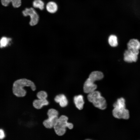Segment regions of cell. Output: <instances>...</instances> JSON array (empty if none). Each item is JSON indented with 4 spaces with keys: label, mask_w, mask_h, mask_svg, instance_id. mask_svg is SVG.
Wrapping results in <instances>:
<instances>
[{
    "label": "cell",
    "mask_w": 140,
    "mask_h": 140,
    "mask_svg": "<svg viewBox=\"0 0 140 140\" xmlns=\"http://www.w3.org/2000/svg\"><path fill=\"white\" fill-rule=\"evenodd\" d=\"M25 87H30L33 91H35L36 89V86L33 81L26 78H21L15 80L13 83L12 87L13 93L18 97L25 96L27 91L24 89Z\"/></svg>",
    "instance_id": "6da1fadb"
},
{
    "label": "cell",
    "mask_w": 140,
    "mask_h": 140,
    "mask_svg": "<svg viewBox=\"0 0 140 140\" xmlns=\"http://www.w3.org/2000/svg\"><path fill=\"white\" fill-rule=\"evenodd\" d=\"M68 117L64 115L61 116L59 117L55 124L53 129L55 134L59 136L63 135L66 132V128L72 129L73 127V124L68 122Z\"/></svg>",
    "instance_id": "7a4b0ae2"
},
{
    "label": "cell",
    "mask_w": 140,
    "mask_h": 140,
    "mask_svg": "<svg viewBox=\"0 0 140 140\" xmlns=\"http://www.w3.org/2000/svg\"><path fill=\"white\" fill-rule=\"evenodd\" d=\"M87 98L88 101L92 103L95 107L102 110L106 108L107 104L106 100L101 96L100 92L95 90L89 93Z\"/></svg>",
    "instance_id": "3957f363"
},
{
    "label": "cell",
    "mask_w": 140,
    "mask_h": 140,
    "mask_svg": "<svg viewBox=\"0 0 140 140\" xmlns=\"http://www.w3.org/2000/svg\"><path fill=\"white\" fill-rule=\"evenodd\" d=\"M47 114L48 118L44 121L43 124L44 127L47 128H53L59 118L58 112L55 109L50 108L48 110Z\"/></svg>",
    "instance_id": "277c9868"
},
{
    "label": "cell",
    "mask_w": 140,
    "mask_h": 140,
    "mask_svg": "<svg viewBox=\"0 0 140 140\" xmlns=\"http://www.w3.org/2000/svg\"><path fill=\"white\" fill-rule=\"evenodd\" d=\"M22 12L24 16H30L31 19L29 24L30 25L34 26L37 24L39 20V16L36 11L33 8H26Z\"/></svg>",
    "instance_id": "5b68a950"
},
{
    "label": "cell",
    "mask_w": 140,
    "mask_h": 140,
    "mask_svg": "<svg viewBox=\"0 0 140 140\" xmlns=\"http://www.w3.org/2000/svg\"><path fill=\"white\" fill-rule=\"evenodd\" d=\"M139 50L128 49L125 50L124 54V61L129 63L136 62L139 53Z\"/></svg>",
    "instance_id": "8992f818"
},
{
    "label": "cell",
    "mask_w": 140,
    "mask_h": 140,
    "mask_svg": "<svg viewBox=\"0 0 140 140\" xmlns=\"http://www.w3.org/2000/svg\"><path fill=\"white\" fill-rule=\"evenodd\" d=\"M112 113L114 117L116 118L128 120L130 117L129 111L125 108H114Z\"/></svg>",
    "instance_id": "52a82bcc"
},
{
    "label": "cell",
    "mask_w": 140,
    "mask_h": 140,
    "mask_svg": "<svg viewBox=\"0 0 140 140\" xmlns=\"http://www.w3.org/2000/svg\"><path fill=\"white\" fill-rule=\"evenodd\" d=\"M97 88L96 85L88 78L84 83L83 89L85 93L89 94L95 90Z\"/></svg>",
    "instance_id": "ba28073f"
},
{
    "label": "cell",
    "mask_w": 140,
    "mask_h": 140,
    "mask_svg": "<svg viewBox=\"0 0 140 140\" xmlns=\"http://www.w3.org/2000/svg\"><path fill=\"white\" fill-rule=\"evenodd\" d=\"M49 103V102L47 98H40L34 100L32 104L35 108L40 109L43 106L48 105Z\"/></svg>",
    "instance_id": "9c48e42d"
},
{
    "label": "cell",
    "mask_w": 140,
    "mask_h": 140,
    "mask_svg": "<svg viewBox=\"0 0 140 140\" xmlns=\"http://www.w3.org/2000/svg\"><path fill=\"white\" fill-rule=\"evenodd\" d=\"M54 101L59 103L60 107H64L66 106L68 102L66 96L64 94H59L56 95L54 97Z\"/></svg>",
    "instance_id": "30bf717a"
},
{
    "label": "cell",
    "mask_w": 140,
    "mask_h": 140,
    "mask_svg": "<svg viewBox=\"0 0 140 140\" xmlns=\"http://www.w3.org/2000/svg\"><path fill=\"white\" fill-rule=\"evenodd\" d=\"M74 102L76 107L79 110H82L85 103L83 96L81 95L74 96Z\"/></svg>",
    "instance_id": "8fae6325"
},
{
    "label": "cell",
    "mask_w": 140,
    "mask_h": 140,
    "mask_svg": "<svg viewBox=\"0 0 140 140\" xmlns=\"http://www.w3.org/2000/svg\"><path fill=\"white\" fill-rule=\"evenodd\" d=\"M103 77V75L102 72L94 71L90 74L88 78L90 81L94 82L96 81L101 80Z\"/></svg>",
    "instance_id": "7c38bea8"
},
{
    "label": "cell",
    "mask_w": 140,
    "mask_h": 140,
    "mask_svg": "<svg viewBox=\"0 0 140 140\" xmlns=\"http://www.w3.org/2000/svg\"><path fill=\"white\" fill-rule=\"evenodd\" d=\"M127 47L128 49L139 50L140 49V42L137 39H131L127 44Z\"/></svg>",
    "instance_id": "4fadbf2b"
},
{
    "label": "cell",
    "mask_w": 140,
    "mask_h": 140,
    "mask_svg": "<svg viewBox=\"0 0 140 140\" xmlns=\"http://www.w3.org/2000/svg\"><path fill=\"white\" fill-rule=\"evenodd\" d=\"M58 8L57 5L53 2H50L46 5L47 10L51 13H54L56 12L58 10Z\"/></svg>",
    "instance_id": "5bb4252c"
},
{
    "label": "cell",
    "mask_w": 140,
    "mask_h": 140,
    "mask_svg": "<svg viewBox=\"0 0 140 140\" xmlns=\"http://www.w3.org/2000/svg\"><path fill=\"white\" fill-rule=\"evenodd\" d=\"M113 106L114 108L121 109L125 108V99L122 97L118 99L113 104Z\"/></svg>",
    "instance_id": "9a60e30c"
},
{
    "label": "cell",
    "mask_w": 140,
    "mask_h": 140,
    "mask_svg": "<svg viewBox=\"0 0 140 140\" xmlns=\"http://www.w3.org/2000/svg\"><path fill=\"white\" fill-rule=\"evenodd\" d=\"M108 42L109 44L112 47H116L118 45L117 37L114 34H111L109 36Z\"/></svg>",
    "instance_id": "2e32d148"
},
{
    "label": "cell",
    "mask_w": 140,
    "mask_h": 140,
    "mask_svg": "<svg viewBox=\"0 0 140 140\" xmlns=\"http://www.w3.org/2000/svg\"><path fill=\"white\" fill-rule=\"evenodd\" d=\"M33 6L36 8H38L41 10L44 8V3L41 0H35L33 3Z\"/></svg>",
    "instance_id": "e0dca14e"
},
{
    "label": "cell",
    "mask_w": 140,
    "mask_h": 140,
    "mask_svg": "<svg viewBox=\"0 0 140 140\" xmlns=\"http://www.w3.org/2000/svg\"><path fill=\"white\" fill-rule=\"evenodd\" d=\"M10 40V38L5 37H3L1 39L0 41V47L2 48L5 47L7 45L9 41Z\"/></svg>",
    "instance_id": "ac0fdd59"
},
{
    "label": "cell",
    "mask_w": 140,
    "mask_h": 140,
    "mask_svg": "<svg viewBox=\"0 0 140 140\" xmlns=\"http://www.w3.org/2000/svg\"><path fill=\"white\" fill-rule=\"evenodd\" d=\"M12 6L14 7L18 8L21 5V0H12L11 2Z\"/></svg>",
    "instance_id": "d6986e66"
},
{
    "label": "cell",
    "mask_w": 140,
    "mask_h": 140,
    "mask_svg": "<svg viewBox=\"0 0 140 140\" xmlns=\"http://www.w3.org/2000/svg\"><path fill=\"white\" fill-rule=\"evenodd\" d=\"M2 4L4 6H6L11 2L12 0H1Z\"/></svg>",
    "instance_id": "ffe728a7"
},
{
    "label": "cell",
    "mask_w": 140,
    "mask_h": 140,
    "mask_svg": "<svg viewBox=\"0 0 140 140\" xmlns=\"http://www.w3.org/2000/svg\"><path fill=\"white\" fill-rule=\"evenodd\" d=\"M5 137V134L4 130L2 129H0V139L2 140Z\"/></svg>",
    "instance_id": "44dd1931"
}]
</instances>
